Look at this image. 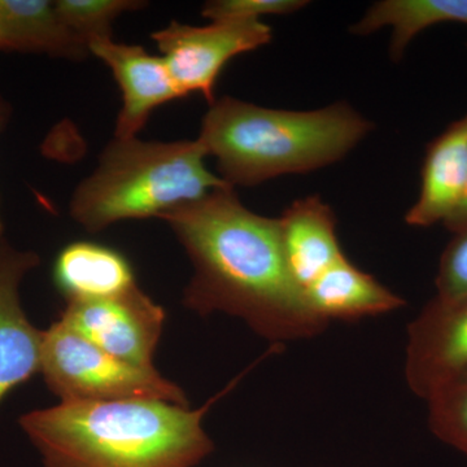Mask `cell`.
Listing matches in <instances>:
<instances>
[{
  "mask_svg": "<svg viewBox=\"0 0 467 467\" xmlns=\"http://www.w3.org/2000/svg\"><path fill=\"white\" fill-rule=\"evenodd\" d=\"M193 266L187 308L243 319L273 346L313 339L327 322L310 309L285 264L278 220L242 204L234 187L162 214Z\"/></svg>",
  "mask_w": 467,
  "mask_h": 467,
  "instance_id": "cell-1",
  "label": "cell"
},
{
  "mask_svg": "<svg viewBox=\"0 0 467 467\" xmlns=\"http://www.w3.org/2000/svg\"><path fill=\"white\" fill-rule=\"evenodd\" d=\"M202 408L161 400L60 402L18 420L45 467H193L213 451Z\"/></svg>",
  "mask_w": 467,
  "mask_h": 467,
  "instance_id": "cell-2",
  "label": "cell"
},
{
  "mask_svg": "<svg viewBox=\"0 0 467 467\" xmlns=\"http://www.w3.org/2000/svg\"><path fill=\"white\" fill-rule=\"evenodd\" d=\"M374 124L344 101L315 110L265 109L232 97L214 99L199 142L230 186H254L346 158Z\"/></svg>",
  "mask_w": 467,
  "mask_h": 467,
  "instance_id": "cell-3",
  "label": "cell"
},
{
  "mask_svg": "<svg viewBox=\"0 0 467 467\" xmlns=\"http://www.w3.org/2000/svg\"><path fill=\"white\" fill-rule=\"evenodd\" d=\"M204 147L196 140L143 142L115 138L99 165L78 184L70 216L97 233L122 220L161 217L171 209L232 187L205 167Z\"/></svg>",
  "mask_w": 467,
  "mask_h": 467,
  "instance_id": "cell-4",
  "label": "cell"
},
{
  "mask_svg": "<svg viewBox=\"0 0 467 467\" xmlns=\"http://www.w3.org/2000/svg\"><path fill=\"white\" fill-rule=\"evenodd\" d=\"M61 402L161 400L189 407L186 393L155 368L135 367L57 319L43 331L41 370Z\"/></svg>",
  "mask_w": 467,
  "mask_h": 467,
  "instance_id": "cell-5",
  "label": "cell"
},
{
  "mask_svg": "<svg viewBox=\"0 0 467 467\" xmlns=\"http://www.w3.org/2000/svg\"><path fill=\"white\" fill-rule=\"evenodd\" d=\"M273 30L263 21H212L192 26L178 21L152 34L175 85L189 97L201 92L209 104L223 67L238 55L272 42Z\"/></svg>",
  "mask_w": 467,
  "mask_h": 467,
  "instance_id": "cell-6",
  "label": "cell"
},
{
  "mask_svg": "<svg viewBox=\"0 0 467 467\" xmlns=\"http://www.w3.org/2000/svg\"><path fill=\"white\" fill-rule=\"evenodd\" d=\"M58 319L109 355L152 368L167 313L137 285L109 299L67 301Z\"/></svg>",
  "mask_w": 467,
  "mask_h": 467,
  "instance_id": "cell-7",
  "label": "cell"
},
{
  "mask_svg": "<svg viewBox=\"0 0 467 467\" xmlns=\"http://www.w3.org/2000/svg\"><path fill=\"white\" fill-rule=\"evenodd\" d=\"M467 370V296H434L408 326L405 380L422 400Z\"/></svg>",
  "mask_w": 467,
  "mask_h": 467,
  "instance_id": "cell-8",
  "label": "cell"
},
{
  "mask_svg": "<svg viewBox=\"0 0 467 467\" xmlns=\"http://www.w3.org/2000/svg\"><path fill=\"white\" fill-rule=\"evenodd\" d=\"M38 264V254L0 238V404L41 370L43 331L27 318L20 297L24 276Z\"/></svg>",
  "mask_w": 467,
  "mask_h": 467,
  "instance_id": "cell-9",
  "label": "cell"
},
{
  "mask_svg": "<svg viewBox=\"0 0 467 467\" xmlns=\"http://www.w3.org/2000/svg\"><path fill=\"white\" fill-rule=\"evenodd\" d=\"M88 47L109 67L121 91L122 107L117 117L115 138L137 137L153 110L184 98L162 57H153L140 46L100 38L88 42Z\"/></svg>",
  "mask_w": 467,
  "mask_h": 467,
  "instance_id": "cell-10",
  "label": "cell"
},
{
  "mask_svg": "<svg viewBox=\"0 0 467 467\" xmlns=\"http://www.w3.org/2000/svg\"><path fill=\"white\" fill-rule=\"evenodd\" d=\"M467 192V121L451 122L429 143L420 171V190L405 223L431 227L445 223L459 211Z\"/></svg>",
  "mask_w": 467,
  "mask_h": 467,
  "instance_id": "cell-11",
  "label": "cell"
},
{
  "mask_svg": "<svg viewBox=\"0 0 467 467\" xmlns=\"http://www.w3.org/2000/svg\"><path fill=\"white\" fill-rule=\"evenodd\" d=\"M276 220L288 272L301 290L347 257L333 208L319 196L292 202Z\"/></svg>",
  "mask_w": 467,
  "mask_h": 467,
  "instance_id": "cell-12",
  "label": "cell"
},
{
  "mask_svg": "<svg viewBox=\"0 0 467 467\" xmlns=\"http://www.w3.org/2000/svg\"><path fill=\"white\" fill-rule=\"evenodd\" d=\"M304 294L310 309L328 325L331 321H358L387 315L407 304L400 295L362 272L347 257L326 270Z\"/></svg>",
  "mask_w": 467,
  "mask_h": 467,
  "instance_id": "cell-13",
  "label": "cell"
},
{
  "mask_svg": "<svg viewBox=\"0 0 467 467\" xmlns=\"http://www.w3.org/2000/svg\"><path fill=\"white\" fill-rule=\"evenodd\" d=\"M52 278L66 301L109 299L137 287L124 254L94 242L66 245L55 260Z\"/></svg>",
  "mask_w": 467,
  "mask_h": 467,
  "instance_id": "cell-14",
  "label": "cell"
},
{
  "mask_svg": "<svg viewBox=\"0 0 467 467\" xmlns=\"http://www.w3.org/2000/svg\"><path fill=\"white\" fill-rule=\"evenodd\" d=\"M0 50L82 60L88 45L61 20L55 2L0 0Z\"/></svg>",
  "mask_w": 467,
  "mask_h": 467,
  "instance_id": "cell-15",
  "label": "cell"
},
{
  "mask_svg": "<svg viewBox=\"0 0 467 467\" xmlns=\"http://www.w3.org/2000/svg\"><path fill=\"white\" fill-rule=\"evenodd\" d=\"M444 23L467 26V0H382L350 26V33L367 36L389 27V57L399 61L418 34Z\"/></svg>",
  "mask_w": 467,
  "mask_h": 467,
  "instance_id": "cell-16",
  "label": "cell"
},
{
  "mask_svg": "<svg viewBox=\"0 0 467 467\" xmlns=\"http://www.w3.org/2000/svg\"><path fill=\"white\" fill-rule=\"evenodd\" d=\"M426 404L432 434L467 456V370L436 389Z\"/></svg>",
  "mask_w": 467,
  "mask_h": 467,
  "instance_id": "cell-17",
  "label": "cell"
},
{
  "mask_svg": "<svg viewBox=\"0 0 467 467\" xmlns=\"http://www.w3.org/2000/svg\"><path fill=\"white\" fill-rule=\"evenodd\" d=\"M57 14L77 36L86 42L112 38L113 21L124 12L144 7L135 0H57Z\"/></svg>",
  "mask_w": 467,
  "mask_h": 467,
  "instance_id": "cell-18",
  "label": "cell"
},
{
  "mask_svg": "<svg viewBox=\"0 0 467 467\" xmlns=\"http://www.w3.org/2000/svg\"><path fill=\"white\" fill-rule=\"evenodd\" d=\"M308 5L306 0H213L205 3L202 14L211 21H261L264 16H287Z\"/></svg>",
  "mask_w": 467,
  "mask_h": 467,
  "instance_id": "cell-19",
  "label": "cell"
},
{
  "mask_svg": "<svg viewBox=\"0 0 467 467\" xmlns=\"http://www.w3.org/2000/svg\"><path fill=\"white\" fill-rule=\"evenodd\" d=\"M435 287L441 299L467 296V229L453 234L442 251Z\"/></svg>",
  "mask_w": 467,
  "mask_h": 467,
  "instance_id": "cell-20",
  "label": "cell"
},
{
  "mask_svg": "<svg viewBox=\"0 0 467 467\" xmlns=\"http://www.w3.org/2000/svg\"><path fill=\"white\" fill-rule=\"evenodd\" d=\"M465 117L467 121V115ZM444 227L451 234L462 232V230L467 229V192L465 199H463V202L461 204L459 211H457L456 214H454V216L445 223Z\"/></svg>",
  "mask_w": 467,
  "mask_h": 467,
  "instance_id": "cell-21",
  "label": "cell"
},
{
  "mask_svg": "<svg viewBox=\"0 0 467 467\" xmlns=\"http://www.w3.org/2000/svg\"><path fill=\"white\" fill-rule=\"evenodd\" d=\"M9 107L7 104V101L3 100L2 98H0V130H3V128H5V124H7L9 119ZM3 236V225H2V220H0V238Z\"/></svg>",
  "mask_w": 467,
  "mask_h": 467,
  "instance_id": "cell-22",
  "label": "cell"
}]
</instances>
